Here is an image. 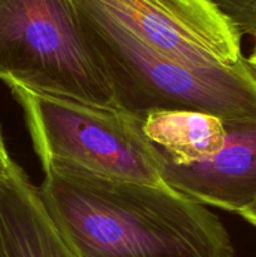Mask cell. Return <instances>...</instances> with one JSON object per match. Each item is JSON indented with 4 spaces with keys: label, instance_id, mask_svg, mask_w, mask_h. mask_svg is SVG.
I'll return each instance as SVG.
<instances>
[{
    "label": "cell",
    "instance_id": "1",
    "mask_svg": "<svg viewBox=\"0 0 256 257\" xmlns=\"http://www.w3.org/2000/svg\"><path fill=\"white\" fill-rule=\"evenodd\" d=\"M43 170V202L78 257L235 255L217 216L166 183L122 182L64 162Z\"/></svg>",
    "mask_w": 256,
    "mask_h": 257
},
{
    "label": "cell",
    "instance_id": "2",
    "mask_svg": "<svg viewBox=\"0 0 256 257\" xmlns=\"http://www.w3.org/2000/svg\"><path fill=\"white\" fill-rule=\"evenodd\" d=\"M72 4L119 110L141 122L162 110H193L222 120L256 117V80L245 59L231 67H188L146 47L90 0Z\"/></svg>",
    "mask_w": 256,
    "mask_h": 257
},
{
    "label": "cell",
    "instance_id": "3",
    "mask_svg": "<svg viewBox=\"0 0 256 257\" xmlns=\"http://www.w3.org/2000/svg\"><path fill=\"white\" fill-rule=\"evenodd\" d=\"M0 79L8 87L119 110L72 0H0Z\"/></svg>",
    "mask_w": 256,
    "mask_h": 257
},
{
    "label": "cell",
    "instance_id": "4",
    "mask_svg": "<svg viewBox=\"0 0 256 257\" xmlns=\"http://www.w3.org/2000/svg\"><path fill=\"white\" fill-rule=\"evenodd\" d=\"M24 110L42 166L74 165L122 182L163 185L161 153L142 122L117 109L9 87Z\"/></svg>",
    "mask_w": 256,
    "mask_h": 257
},
{
    "label": "cell",
    "instance_id": "5",
    "mask_svg": "<svg viewBox=\"0 0 256 257\" xmlns=\"http://www.w3.org/2000/svg\"><path fill=\"white\" fill-rule=\"evenodd\" d=\"M157 54L188 67L242 62L241 35L210 0H90Z\"/></svg>",
    "mask_w": 256,
    "mask_h": 257
},
{
    "label": "cell",
    "instance_id": "6",
    "mask_svg": "<svg viewBox=\"0 0 256 257\" xmlns=\"http://www.w3.org/2000/svg\"><path fill=\"white\" fill-rule=\"evenodd\" d=\"M223 125L225 143L213 157L180 166L161 155V176L201 205L240 213L256 201V117L223 120Z\"/></svg>",
    "mask_w": 256,
    "mask_h": 257
},
{
    "label": "cell",
    "instance_id": "7",
    "mask_svg": "<svg viewBox=\"0 0 256 257\" xmlns=\"http://www.w3.org/2000/svg\"><path fill=\"white\" fill-rule=\"evenodd\" d=\"M0 235L9 257H78L15 162L0 182Z\"/></svg>",
    "mask_w": 256,
    "mask_h": 257
},
{
    "label": "cell",
    "instance_id": "8",
    "mask_svg": "<svg viewBox=\"0 0 256 257\" xmlns=\"http://www.w3.org/2000/svg\"><path fill=\"white\" fill-rule=\"evenodd\" d=\"M142 130L161 155L180 166L213 157L225 143L223 120L193 110H162L148 114Z\"/></svg>",
    "mask_w": 256,
    "mask_h": 257
},
{
    "label": "cell",
    "instance_id": "9",
    "mask_svg": "<svg viewBox=\"0 0 256 257\" xmlns=\"http://www.w3.org/2000/svg\"><path fill=\"white\" fill-rule=\"evenodd\" d=\"M238 34L256 37V0H210Z\"/></svg>",
    "mask_w": 256,
    "mask_h": 257
},
{
    "label": "cell",
    "instance_id": "10",
    "mask_svg": "<svg viewBox=\"0 0 256 257\" xmlns=\"http://www.w3.org/2000/svg\"><path fill=\"white\" fill-rule=\"evenodd\" d=\"M13 163H14V161L10 158L9 153H8L4 138H3L2 135V130H0V182L9 175Z\"/></svg>",
    "mask_w": 256,
    "mask_h": 257
},
{
    "label": "cell",
    "instance_id": "11",
    "mask_svg": "<svg viewBox=\"0 0 256 257\" xmlns=\"http://www.w3.org/2000/svg\"><path fill=\"white\" fill-rule=\"evenodd\" d=\"M238 215L242 218H245L247 222H250L251 225L256 226V201L251 203L247 208H245L243 211H241Z\"/></svg>",
    "mask_w": 256,
    "mask_h": 257
},
{
    "label": "cell",
    "instance_id": "12",
    "mask_svg": "<svg viewBox=\"0 0 256 257\" xmlns=\"http://www.w3.org/2000/svg\"><path fill=\"white\" fill-rule=\"evenodd\" d=\"M245 60H246V64H247V67L256 68V37H255V47H253L251 54L248 55L247 58H245Z\"/></svg>",
    "mask_w": 256,
    "mask_h": 257
},
{
    "label": "cell",
    "instance_id": "13",
    "mask_svg": "<svg viewBox=\"0 0 256 257\" xmlns=\"http://www.w3.org/2000/svg\"><path fill=\"white\" fill-rule=\"evenodd\" d=\"M0 257H9L7 248H5L4 241H3L2 238V235H0Z\"/></svg>",
    "mask_w": 256,
    "mask_h": 257
},
{
    "label": "cell",
    "instance_id": "14",
    "mask_svg": "<svg viewBox=\"0 0 256 257\" xmlns=\"http://www.w3.org/2000/svg\"><path fill=\"white\" fill-rule=\"evenodd\" d=\"M245 62H246V60H245ZM246 65H247V64H246ZM247 68H248V70H250L251 75L253 77V79L256 80V68H250V67H247Z\"/></svg>",
    "mask_w": 256,
    "mask_h": 257
}]
</instances>
